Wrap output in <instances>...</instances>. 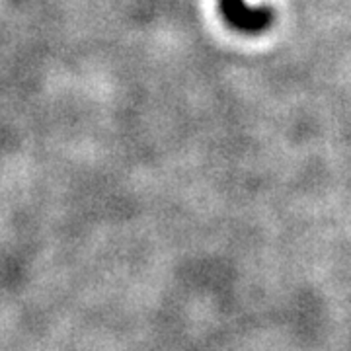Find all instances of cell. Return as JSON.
<instances>
[{
  "instance_id": "obj_1",
  "label": "cell",
  "mask_w": 351,
  "mask_h": 351,
  "mask_svg": "<svg viewBox=\"0 0 351 351\" xmlns=\"http://www.w3.org/2000/svg\"><path fill=\"white\" fill-rule=\"evenodd\" d=\"M221 10L225 14V20L234 29L256 34L269 27L274 20V12L267 6L250 8L244 4V0H221Z\"/></svg>"
}]
</instances>
